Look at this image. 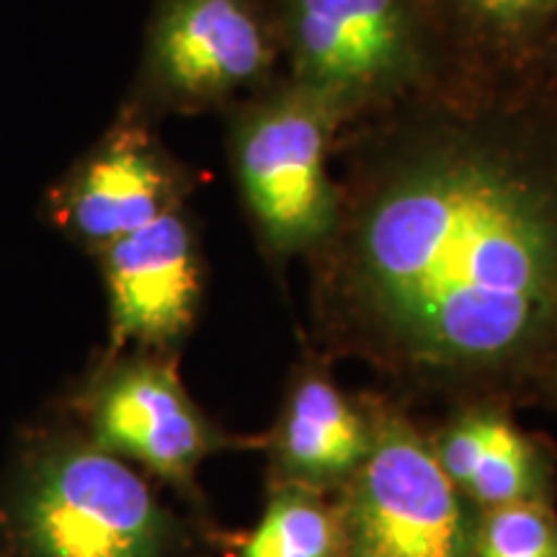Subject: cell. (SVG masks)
Segmentation results:
<instances>
[{
    "label": "cell",
    "instance_id": "obj_11",
    "mask_svg": "<svg viewBox=\"0 0 557 557\" xmlns=\"http://www.w3.org/2000/svg\"><path fill=\"white\" fill-rule=\"evenodd\" d=\"M372 429L329 380H302L292 395L282 426V457L299 478L336 480L364 462Z\"/></svg>",
    "mask_w": 557,
    "mask_h": 557
},
{
    "label": "cell",
    "instance_id": "obj_8",
    "mask_svg": "<svg viewBox=\"0 0 557 557\" xmlns=\"http://www.w3.org/2000/svg\"><path fill=\"white\" fill-rule=\"evenodd\" d=\"M86 416L90 442L173 483H189L214 447V434L176 369L160 359L109 369L90 389Z\"/></svg>",
    "mask_w": 557,
    "mask_h": 557
},
{
    "label": "cell",
    "instance_id": "obj_6",
    "mask_svg": "<svg viewBox=\"0 0 557 557\" xmlns=\"http://www.w3.org/2000/svg\"><path fill=\"white\" fill-rule=\"evenodd\" d=\"M256 0H160L143 54L145 99L201 111L267 81L276 62Z\"/></svg>",
    "mask_w": 557,
    "mask_h": 557
},
{
    "label": "cell",
    "instance_id": "obj_9",
    "mask_svg": "<svg viewBox=\"0 0 557 557\" xmlns=\"http://www.w3.org/2000/svg\"><path fill=\"white\" fill-rule=\"evenodd\" d=\"M114 346H169L194 325L201 267L181 209L99 250Z\"/></svg>",
    "mask_w": 557,
    "mask_h": 557
},
{
    "label": "cell",
    "instance_id": "obj_4",
    "mask_svg": "<svg viewBox=\"0 0 557 557\" xmlns=\"http://www.w3.org/2000/svg\"><path fill=\"white\" fill-rule=\"evenodd\" d=\"M341 120L297 83L271 90L235 116L230 150L243 199L276 250L329 240L338 197L329 176V148Z\"/></svg>",
    "mask_w": 557,
    "mask_h": 557
},
{
    "label": "cell",
    "instance_id": "obj_10",
    "mask_svg": "<svg viewBox=\"0 0 557 557\" xmlns=\"http://www.w3.org/2000/svg\"><path fill=\"white\" fill-rule=\"evenodd\" d=\"M434 451L451 483L485 508L542 498V455L500 413L478 410L459 418L444 431Z\"/></svg>",
    "mask_w": 557,
    "mask_h": 557
},
{
    "label": "cell",
    "instance_id": "obj_7",
    "mask_svg": "<svg viewBox=\"0 0 557 557\" xmlns=\"http://www.w3.org/2000/svg\"><path fill=\"white\" fill-rule=\"evenodd\" d=\"M184 171L152 132L124 116L78 160L50 194V214L65 233L96 250L178 209Z\"/></svg>",
    "mask_w": 557,
    "mask_h": 557
},
{
    "label": "cell",
    "instance_id": "obj_12",
    "mask_svg": "<svg viewBox=\"0 0 557 557\" xmlns=\"http://www.w3.org/2000/svg\"><path fill=\"white\" fill-rule=\"evenodd\" d=\"M344 519L308 491L289 487L271 498L240 557H336Z\"/></svg>",
    "mask_w": 557,
    "mask_h": 557
},
{
    "label": "cell",
    "instance_id": "obj_1",
    "mask_svg": "<svg viewBox=\"0 0 557 557\" xmlns=\"http://www.w3.org/2000/svg\"><path fill=\"white\" fill-rule=\"evenodd\" d=\"M354 165L336 292L374 344L462 372L557 336V111L442 101L369 139Z\"/></svg>",
    "mask_w": 557,
    "mask_h": 557
},
{
    "label": "cell",
    "instance_id": "obj_5",
    "mask_svg": "<svg viewBox=\"0 0 557 557\" xmlns=\"http://www.w3.org/2000/svg\"><path fill=\"white\" fill-rule=\"evenodd\" d=\"M344 534L354 557H472L475 537L459 487L434 447L400 416L372 429L354 472Z\"/></svg>",
    "mask_w": 557,
    "mask_h": 557
},
{
    "label": "cell",
    "instance_id": "obj_3",
    "mask_svg": "<svg viewBox=\"0 0 557 557\" xmlns=\"http://www.w3.org/2000/svg\"><path fill=\"white\" fill-rule=\"evenodd\" d=\"M278 37L292 83L341 122L413 94L429 75L418 0H278Z\"/></svg>",
    "mask_w": 557,
    "mask_h": 557
},
{
    "label": "cell",
    "instance_id": "obj_13",
    "mask_svg": "<svg viewBox=\"0 0 557 557\" xmlns=\"http://www.w3.org/2000/svg\"><path fill=\"white\" fill-rule=\"evenodd\" d=\"M438 9L470 47L498 60H519L557 18V0H438Z\"/></svg>",
    "mask_w": 557,
    "mask_h": 557
},
{
    "label": "cell",
    "instance_id": "obj_14",
    "mask_svg": "<svg viewBox=\"0 0 557 557\" xmlns=\"http://www.w3.org/2000/svg\"><path fill=\"white\" fill-rule=\"evenodd\" d=\"M472 557H557V517L542 498L487 508Z\"/></svg>",
    "mask_w": 557,
    "mask_h": 557
},
{
    "label": "cell",
    "instance_id": "obj_2",
    "mask_svg": "<svg viewBox=\"0 0 557 557\" xmlns=\"http://www.w3.org/2000/svg\"><path fill=\"white\" fill-rule=\"evenodd\" d=\"M13 540L24 557H165L171 519L124 457L96 442H52L18 478Z\"/></svg>",
    "mask_w": 557,
    "mask_h": 557
}]
</instances>
